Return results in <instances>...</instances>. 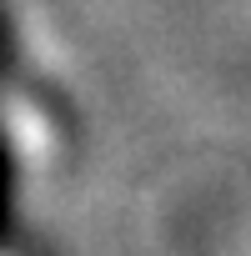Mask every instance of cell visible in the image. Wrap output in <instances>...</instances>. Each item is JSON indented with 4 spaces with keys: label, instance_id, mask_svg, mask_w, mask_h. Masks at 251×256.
I'll return each mask as SVG.
<instances>
[{
    "label": "cell",
    "instance_id": "1",
    "mask_svg": "<svg viewBox=\"0 0 251 256\" xmlns=\"http://www.w3.org/2000/svg\"><path fill=\"white\" fill-rule=\"evenodd\" d=\"M10 211H16V156H10L6 131H0V236L10 231Z\"/></svg>",
    "mask_w": 251,
    "mask_h": 256
}]
</instances>
